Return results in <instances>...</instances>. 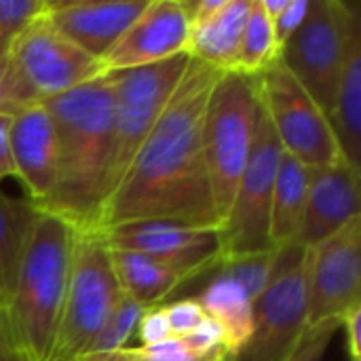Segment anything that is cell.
<instances>
[{
    "label": "cell",
    "instance_id": "cell-1",
    "mask_svg": "<svg viewBox=\"0 0 361 361\" xmlns=\"http://www.w3.org/2000/svg\"><path fill=\"white\" fill-rule=\"evenodd\" d=\"M220 74L190 61L150 135L104 201L93 233L133 222L220 228L203 148L205 106Z\"/></svg>",
    "mask_w": 361,
    "mask_h": 361
},
{
    "label": "cell",
    "instance_id": "cell-2",
    "mask_svg": "<svg viewBox=\"0 0 361 361\" xmlns=\"http://www.w3.org/2000/svg\"><path fill=\"white\" fill-rule=\"evenodd\" d=\"M57 137V182L49 212L76 233H93L106 199L112 144V85L108 74L42 102Z\"/></svg>",
    "mask_w": 361,
    "mask_h": 361
},
{
    "label": "cell",
    "instance_id": "cell-3",
    "mask_svg": "<svg viewBox=\"0 0 361 361\" xmlns=\"http://www.w3.org/2000/svg\"><path fill=\"white\" fill-rule=\"evenodd\" d=\"M74 237L76 231L61 218L49 212L38 214L4 313L8 345L19 361L51 360L68 288Z\"/></svg>",
    "mask_w": 361,
    "mask_h": 361
},
{
    "label": "cell",
    "instance_id": "cell-4",
    "mask_svg": "<svg viewBox=\"0 0 361 361\" xmlns=\"http://www.w3.org/2000/svg\"><path fill=\"white\" fill-rule=\"evenodd\" d=\"M258 114L260 102L254 78L241 72H222L203 116V148L220 224L247 165Z\"/></svg>",
    "mask_w": 361,
    "mask_h": 361
},
{
    "label": "cell",
    "instance_id": "cell-5",
    "mask_svg": "<svg viewBox=\"0 0 361 361\" xmlns=\"http://www.w3.org/2000/svg\"><path fill=\"white\" fill-rule=\"evenodd\" d=\"M123 298L112 254L93 233H76L63 309L49 361H78Z\"/></svg>",
    "mask_w": 361,
    "mask_h": 361
},
{
    "label": "cell",
    "instance_id": "cell-6",
    "mask_svg": "<svg viewBox=\"0 0 361 361\" xmlns=\"http://www.w3.org/2000/svg\"><path fill=\"white\" fill-rule=\"evenodd\" d=\"M190 61L192 57L188 53H180L152 66L106 72L112 85V144L106 199L150 135L180 80L184 78Z\"/></svg>",
    "mask_w": 361,
    "mask_h": 361
},
{
    "label": "cell",
    "instance_id": "cell-7",
    "mask_svg": "<svg viewBox=\"0 0 361 361\" xmlns=\"http://www.w3.org/2000/svg\"><path fill=\"white\" fill-rule=\"evenodd\" d=\"M361 17L345 0H311L298 32L281 49L279 61L328 114Z\"/></svg>",
    "mask_w": 361,
    "mask_h": 361
},
{
    "label": "cell",
    "instance_id": "cell-8",
    "mask_svg": "<svg viewBox=\"0 0 361 361\" xmlns=\"http://www.w3.org/2000/svg\"><path fill=\"white\" fill-rule=\"evenodd\" d=\"M283 148L260 106L252 152L220 224L222 260L271 252V205ZM220 260V262H222Z\"/></svg>",
    "mask_w": 361,
    "mask_h": 361
},
{
    "label": "cell",
    "instance_id": "cell-9",
    "mask_svg": "<svg viewBox=\"0 0 361 361\" xmlns=\"http://www.w3.org/2000/svg\"><path fill=\"white\" fill-rule=\"evenodd\" d=\"M258 102L281 148L309 169L341 161L328 114L281 63L254 76Z\"/></svg>",
    "mask_w": 361,
    "mask_h": 361
},
{
    "label": "cell",
    "instance_id": "cell-10",
    "mask_svg": "<svg viewBox=\"0 0 361 361\" xmlns=\"http://www.w3.org/2000/svg\"><path fill=\"white\" fill-rule=\"evenodd\" d=\"M307 250H277L271 281L254 300V330L239 361H288L307 328Z\"/></svg>",
    "mask_w": 361,
    "mask_h": 361
},
{
    "label": "cell",
    "instance_id": "cell-11",
    "mask_svg": "<svg viewBox=\"0 0 361 361\" xmlns=\"http://www.w3.org/2000/svg\"><path fill=\"white\" fill-rule=\"evenodd\" d=\"M6 55L32 104H42L106 74L99 59L57 32L44 15L15 34Z\"/></svg>",
    "mask_w": 361,
    "mask_h": 361
},
{
    "label": "cell",
    "instance_id": "cell-12",
    "mask_svg": "<svg viewBox=\"0 0 361 361\" xmlns=\"http://www.w3.org/2000/svg\"><path fill=\"white\" fill-rule=\"evenodd\" d=\"M309 328L341 317L361 302V218L307 247Z\"/></svg>",
    "mask_w": 361,
    "mask_h": 361
},
{
    "label": "cell",
    "instance_id": "cell-13",
    "mask_svg": "<svg viewBox=\"0 0 361 361\" xmlns=\"http://www.w3.org/2000/svg\"><path fill=\"white\" fill-rule=\"evenodd\" d=\"M93 235H97L110 250L144 254L176 264L195 277L214 271L222 260V241L216 226L133 222Z\"/></svg>",
    "mask_w": 361,
    "mask_h": 361
},
{
    "label": "cell",
    "instance_id": "cell-14",
    "mask_svg": "<svg viewBox=\"0 0 361 361\" xmlns=\"http://www.w3.org/2000/svg\"><path fill=\"white\" fill-rule=\"evenodd\" d=\"M190 17L186 0H148L144 11L104 55L106 72H121L171 59L188 49Z\"/></svg>",
    "mask_w": 361,
    "mask_h": 361
},
{
    "label": "cell",
    "instance_id": "cell-15",
    "mask_svg": "<svg viewBox=\"0 0 361 361\" xmlns=\"http://www.w3.org/2000/svg\"><path fill=\"white\" fill-rule=\"evenodd\" d=\"M148 0H44L47 21L95 59L116 44Z\"/></svg>",
    "mask_w": 361,
    "mask_h": 361
},
{
    "label": "cell",
    "instance_id": "cell-16",
    "mask_svg": "<svg viewBox=\"0 0 361 361\" xmlns=\"http://www.w3.org/2000/svg\"><path fill=\"white\" fill-rule=\"evenodd\" d=\"M11 154L15 178L25 186L27 201L44 209L57 182V137L44 104H32L11 116Z\"/></svg>",
    "mask_w": 361,
    "mask_h": 361
},
{
    "label": "cell",
    "instance_id": "cell-17",
    "mask_svg": "<svg viewBox=\"0 0 361 361\" xmlns=\"http://www.w3.org/2000/svg\"><path fill=\"white\" fill-rule=\"evenodd\" d=\"M361 171L347 165L343 159L311 169L305 218L296 237L298 247H313L349 222L360 218Z\"/></svg>",
    "mask_w": 361,
    "mask_h": 361
},
{
    "label": "cell",
    "instance_id": "cell-18",
    "mask_svg": "<svg viewBox=\"0 0 361 361\" xmlns=\"http://www.w3.org/2000/svg\"><path fill=\"white\" fill-rule=\"evenodd\" d=\"M252 0H224V4L201 21H190L186 53L218 70L235 72Z\"/></svg>",
    "mask_w": 361,
    "mask_h": 361
},
{
    "label": "cell",
    "instance_id": "cell-19",
    "mask_svg": "<svg viewBox=\"0 0 361 361\" xmlns=\"http://www.w3.org/2000/svg\"><path fill=\"white\" fill-rule=\"evenodd\" d=\"M110 254L121 292L144 307H159V302L173 294L178 288L197 279L192 273L176 264L144 254L118 250H110Z\"/></svg>",
    "mask_w": 361,
    "mask_h": 361
},
{
    "label": "cell",
    "instance_id": "cell-20",
    "mask_svg": "<svg viewBox=\"0 0 361 361\" xmlns=\"http://www.w3.org/2000/svg\"><path fill=\"white\" fill-rule=\"evenodd\" d=\"M328 121L343 161L361 171V34L347 53Z\"/></svg>",
    "mask_w": 361,
    "mask_h": 361
},
{
    "label": "cell",
    "instance_id": "cell-21",
    "mask_svg": "<svg viewBox=\"0 0 361 361\" xmlns=\"http://www.w3.org/2000/svg\"><path fill=\"white\" fill-rule=\"evenodd\" d=\"M205 315L214 319L224 334V349L239 357L252 338L254 330V300L235 281L214 273L205 290L195 296Z\"/></svg>",
    "mask_w": 361,
    "mask_h": 361
},
{
    "label": "cell",
    "instance_id": "cell-22",
    "mask_svg": "<svg viewBox=\"0 0 361 361\" xmlns=\"http://www.w3.org/2000/svg\"><path fill=\"white\" fill-rule=\"evenodd\" d=\"M311 169L294 157H281L275 178L273 205H271V245L283 250L296 243L309 195Z\"/></svg>",
    "mask_w": 361,
    "mask_h": 361
},
{
    "label": "cell",
    "instance_id": "cell-23",
    "mask_svg": "<svg viewBox=\"0 0 361 361\" xmlns=\"http://www.w3.org/2000/svg\"><path fill=\"white\" fill-rule=\"evenodd\" d=\"M38 209L27 199H15L0 192V313L4 317L19 267L38 218Z\"/></svg>",
    "mask_w": 361,
    "mask_h": 361
},
{
    "label": "cell",
    "instance_id": "cell-24",
    "mask_svg": "<svg viewBox=\"0 0 361 361\" xmlns=\"http://www.w3.org/2000/svg\"><path fill=\"white\" fill-rule=\"evenodd\" d=\"M279 57H281V49L273 32V21L264 15L258 0H252L235 72L254 78L264 70H269L273 63H277Z\"/></svg>",
    "mask_w": 361,
    "mask_h": 361
},
{
    "label": "cell",
    "instance_id": "cell-25",
    "mask_svg": "<svg viewBox=\"0 0 361 361\" xmlns=\"http://www.w3.org/2000/svg\"><path fill=\"white\" fill-rule=\"evenodd\" d=\"M146 309L148 307H144L123 294L114 315L102 328V332L93 338V343L89 345V349L82 353V357L78 361H108L121 349H125L129 338H133L137 322Z\"/></svg>",
    "mask_w": 361,
    "mask_h": 361
},
{
    "label": "cell",
    "instance_id": "cell-26",
    "mask_svg": "<svg viewBox=\"0 0 361 361\" xmlns=\"http://www.w3.org/2000/svg\"><path fill=\"white\" fill-rule=\"evenodd\" d=\"M275 260H277V250H271V252H262V254L222 260L214 271L218 275L235 281L237 286H241L250 294V298L256 300L262 294V290L267 288V283L271 281Z\"/></svg>",
    "mask_w": 361,
    "mask_h": 361
},
{
    "label": "cell",
    "instance_id": "cell-27",
    "mask_svg": "<svg viewBox=\"0 0 361 361\" xmlns=\"http://www.w3.org/2000/svg\"><path fill=\"white\" fill-rule=\"evenodd\" d=\"M222 355H228V353L222 351V353L212 355V357H195L186 349L182 338H167L163 343L148 345V347H133V349L125 347L108 361H214Z\"/></svg>",
    "mask_w": 361,
    "mask_h": 361
},
{
    "label": "cell",
    "instance_id": "cell-28",
    "mask_svg": "<svg viewBox=\"0 0 361 361\" xmlns=\"http://www.w3.org/2000/svg\"><path fill=\"white\" fill-rule=\"evenodd\" d=\"M44 13V0H0V53L32 19Z\"/></svg>",
    "mask_w": 361,
    "mask_h": 361
},
{
    "label": "cell",
    "instance_id": "cell-29",
    "mask_svg": "<svg viewBox=\"0 0 361 361\" xmlns=\"http://www.w3.org/2000/svg\"><path fill=\"white\" fill-rule=\"evenodd\" d=\"M338 330H341V322L336 319L307 328L300 345L296 347V351L290 355L288 361H324L326 351Z\"/></svg>",
    "mask_w": 361,
    "mask_h": 361
},
{
    "label": "cell",
    "instance_id": "cell-30",
    "mask_svg": "<svg viewBox=\"0 0 361 361\" xmlns=\"http://www.w3.org/2000/svg\"><path fill=\"white\" fill-rule=\"evenodd\" d=\"M163 309H165V317H167L173 338H184L186 334H190L197 326H201L207 319V315L197 298H182L176 302L163 305Z\"/></svg>",
    "mask_w": 361,
    "mask_h": 361
},
{
    "label": "cell",
    "instance_id": "cell-31",
    "mask_svg": "<svg viewBox=\"0 0 361 361\" xmlns=\"http://www.w3.org/2000/svg\"><path fill=\"white\" fill-rule=\"evenodd\" d=\"M32 106V102L27 99L13 66L11 59L4 53H0V116H13L17 110Z\"/></svg>",
    "mask_w": 361,
    "mask_h": 361
},
{
    "label": "cell",
    "instance_id": "cell-32",
    "mask_svg": "<svg viewBox=\"0 0 361 361\" xmlns=\"http://www.w3.org/2000/svg\"><path fill=\"white\" fill-rule=\"evenodd\" d=\"M182 343L186 345V349L195 357H212V355L226 351L224 349V334H222L220 326L209 317L201 326H197L190 334H186L182 338Z\"/></svg>",
    "mask_w": 361,
    "mask_h": 361
},
{
    "label": "cell",
    "instance_id": "cell-33",
    "mask_svg": "<svg viewBox=\"0 0 361 361\" xmlns=\"http://www.w3.org/2000/svg\"><path fill=\"white\" fill-rule=\"evenodd\" d=\"M133 336L140 341V347H148V345H157V343H163L167 338H173L169 324H167V317H165V309L161 305L148 307L144 311V315L140 317Z\"/></svg>",
    "mask_w": 361,
    "mask_h": 361
},
{
    "label": "cell",
    "instance_id": "cell-34",
    "mask_svg": "<svg viewBox=\"0 0 361 361\" xmlns=\"http://www.w3.org/2000/svg\"><path fill=\"white\" fill-rule=\"evenodd\" d=\"M311 0H290L288 6L273 19V32L277 38L279 49H283L288 44V40L298 32V27L302 25L307 11H309Z\"/></svg>",
    "mask_w": 361,
    "mask_h": 361
},
{
    "label": "cell",
    "instance_id": "cell-35",
    "mask_svg": "<svg viewBox=\"0 0 361 361\" xmlns=\"http://www.w3.org/2000/svg\"><path fill=\"white\" fill-rule=\"evenodd\" d=\"M341 330H345V347L349 361H361V302L353 305L341 317Z\"/></svg>",
    "mask_w": 361,
    "mask_h": 361
},
{
    "label": "cell",
    "instance_id": "cell-36",
    "mask_svg": "<svg viewBox=\"0 0 361 361\" xmlns=\"http://www.w3.org/2000/svg\"><path fill=\"white\" fill-rule=\"evenodd\" d=\"M11 116H0V182L15 178V165L11 154Z\"/></svg>",
    "mask_w": 361,
    "mask_h": 361
},
{
    "label": "cell",
    "instance_id": "cell-37",
    "mask_svg": "<svg viewBox=\"0 0 361 361\" xmlns=\"http://www.w3.org/2000/svg\"><path fill=\"white\" fill-rule=\"evenodd\" d=\"M17 357L13 355V349L8 345V336H6V328H4V317L0 313V361H15Z\"/></svg>",
    "mask_w": 361,
    "mask_h": 361
},
{
    "label": "cell",
    "instance_id": "cell-38",
    "mask_svg": "<svg viewBox=\"0 0 361 361\" xmlns=\"http://www.w3.org/2000/svg\"><path fill=\"white\" fill-rule=\"evenodd\" d=\"M214 361H239L237 357H233V355H222V357H218V360Z\"/></svg>",
    "mask_w": 361,
    "mask_h": 361
},
{
    "label": "cell",
    "instance_id": "cell-39",
    "mask_svg": "<svg viewBox=\"0 0 361 361\" xmlns=\"http://www.w3.org/2000/svg\"><path fill=\"white\" fill-rule=\"evenodd\" d=\"M15 361H19V360H15Z\"/></svg>",
    "mask_w": 361,
    "mask_h": 361
}]
</instances>
